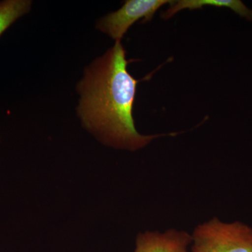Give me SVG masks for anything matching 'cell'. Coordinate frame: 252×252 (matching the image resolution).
I'll return each mask as SVG.
<instances>
[{
    "mask_svg": "<svg viewBox=\"0 0 252 252\" xmlns=\"http://www.w3.org/2000/svg\"><path fill=\"white\" fill-rule=\"evenodd\" d=\"M168 0H127L122 8L100 18L96 28L116 41H121L129 28L137 21L153 18L158 10L172 2Z\"/></svg>",
    "mask_w": 252,
    "mask_h": 252,
    "instance_id": "obj_3",
    "label": "cell"
},
{
    "mask_svg": "<svg viewBox=\"0 0 252 252\" xmlns=\"http://www.w3.org/2000/svg\"><path fill=\"white\" fill-rule=\"evenodd\" d=\"M190 252H252V228L243 222L217 217L195 227Z\"/></svg>",
    "mask_w": 252,
    "mask_h": 252,
    "instance_id": "obj_2",
    "label": "cell"
},
{
    "mask_svg": "<svg viewBox=\"0 0 252 252\" xmlns=\"http://www.w3.org/2000/svg\"><path fill=\"white\" fill-rule=\"evenodd\" d=\"M226 7L234 11L242 17L252 21V10L245 6L240 0H180L172 1L170 9L162 14L164 19H168L179 11L184 9L195 10L203 9L204 6Z\"/></svg>",
    "mask_w": 252,
    "mask_h": 252,
    "instance_id": "obj_5",
    "label": "cell"
},
{
    "mask_svg": "<svg viewBox=\"0 0 252 252\" xmlns=\"http://www.w3.org/2000/svg\"><path fill=\"white\" fill-rule=\"evenodd\" d=\"M191 242V235L184 230L147 231L137 236L134 252H190Z\"/></svg>",
    "mask_w": 252,
    "mask_h": 252,
    "instance_id": "obj_4",
    "label": "cell"
},
{
    "mask_svg": "<svg viewBox=\"0 0 252 252\" xmlns=\"http://www.w3.org/2000/svg\"><path fill=\"white\" fill-rule=\"evenodd\" d=\"M121 41L86 68L78 83V116L83 126L107 145L135 151L166 135H143L132 117L137 80L129 73Z\"/></svg>",
    "mask_w": 252,
    "mask_h": 252,
    "instance_id": "obj_1",
    "label": "cell"
},
{
    "mask_svg": "<svg viewBox=\"0 0 252 252\" xmlns=\"http://www.w3.org/2000/svg\"><path fill=\"white\" fill-rule=\"evenodd\" d=\"M31 0L0 1V36L19 18L31 11Z\"/></svg>",
    "mask_w": 252,
    "mask_h": 252,
    "instance_id": "obj_6",
    "label": "cell"
}]
</instances>
